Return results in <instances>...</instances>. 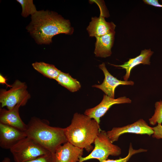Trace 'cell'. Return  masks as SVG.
<instances>
[{
    "instance_id": "10",
    "label": "cell",
    "mask_w": 162,
    "mask_h": 162,
    "mask_svg": "<svg viewBox=\"0 0 162 162\" xmlns=\"http://www.w3.org/2000/svg\"><path fill=\"white\" fill-rule=\"evenodd\" d=\"M99 67L103 72L105 77L104 80L101 84L94 85L92 87L100 89L106 95L111 98H115V89L118 86H133L134 84V82L132 81H122L113 76L107 70L104 62L100 64Z\"/></svg>"
},
{
    "instance_id": "3",
    "label": "cell",
    "mask_w": 162,
    "mask_h": 162,
    "mask_svg": "<svg viewBox=\"0 0 162 162\" xmlns=\"http://www.w3.org/2000/svg\"><path fill=\"white\" fill-rule=\"evenodd\" d=\"M27 136L51 153L68 142L64 128L50 125L46 120L36 117L31 118L25 131Z\"/></svg>"
},
{
    "instance_id": "13",
    "label": "cell",
    "mask_w": 162,
    "mask_h": 162,
    "mask_svg": "<svg viewBox=\"0 0 162 162\" xmlns=\"http://www.w3.org/2000/svg\"><path fill=\"white\" fill-rule=\"evenodd\" d=\"M20 106V104H18L10 110L1 107L0 122L25 132L26 129L27 124L23 122L20 116L19 109Z\"/></svg>"
},
{
    "instance_id": "8",
    "label": "cell",
    "mask_w": 162,
    "mask_h": 162,
    "mask_svg": "<svg viewBox=\"0 0 162 162\" xmlns=\"http://www.w3.org/2000/svg\"><path fill=\"white\" fill-rule=\"evenodd\" d=\"M131 101L130 98L125 96L115 99L104 94L102 101L94 107L86 110L84 114L94 119L99 124L100 118L112 106L116 104L130 103Z\"/></svg>"
},
{
    "instance_id": "18",
    "label": "cell",
    "mask_w": 162,
    "mask_h": 162,
    "mask_svg": "<svg viewBox=\"0 0 162 162\" xmlns=\"http://www.w3.org/2000/svg\"><path fill=\"white\" fill-rule=\"evenodd\" d=\"M21 5L22 8L21 15L26 17L35 14L37 10L32 0H16Z\"/></svg>"
},
{
    "instance_id": "1",
    "label": "cell",
    "mask_w": 162,
    "mask_h": 162,
    "mask_svg": "<svg viewBox=\"0 0 162 162\" xmlns=\"http://www.w3.org/2000/svg\"><path fill=\"white\" fill-rule=\"evenodd\" d=\"M31 19L26 28L38 44L49 45L55 35L60 34L71 35L74 32L69 20L53 11H37L31 16Z\"/></svg>"
},
{
    "instance_id": "15",
    "label": "cell",
    "mask_w": 162,
    "mask_h": 162,
    "mask_svg": "<svg viewBox=\"0 0 162 162\" xmlns=\"http://www.w3.org/2000/svg\"><path fill=\"white\" fill-rule=\"evenodd\" d=\"M154 53L150 49H145L141 51L139 55L136 57L130 58L128 61L123 64L116 65L110 64L116 67H121L126 70V73L123 76L124 81H128L130 77V72L132 69L136 65L140 64L149 65L150 58Z\"/></svg>"
},
{
    "instance_id": "5",
    "label": "cell",
    "mask_w": 162,
    "mask_h": 162,
    "mask_svg": "<svg viewBox=\"0 0 162 162\" xmlns=\"http://www.w3.org/2000/svg\"><path fill=\"white\" fill-rule=\"evenodd\" d=\"M30 98L26 83L18 80L11 85L9 90L0 89L1 107L6 106L8 110L12 109L18 104L21 106L25 105Z\"/></svg>"
},
{
    "instance_id": "11",
    "label": "cell",
    "mask_w": 162,
    "mask_h": 162,
    "mask_svg": "<svg viewBox=\"0 0 162 162\" xmlns=\"http://www.w3.org/2000/svg\"><path fill=\"white\" fill-rule=\"evenodd\" d=\"M84 149L68 142L60 146L54 153L55 162H78L82 156Z\"/></svg>"
},
{
    "instance_id": "26",
    "label": "cell",
    "mask_w": 162,
    "mask_h": 162,
    "mask_svg": "<svg viewBox=\"0 0 162 162\" xmlns=\"http://www.w3.org/2000/svg\"><path fill=\"white\" fill-rule=\"evenodd\" d=\"M162 2V0L161 1Z\"/></svg>"
},
{
    "instance_id": "17",
    "label": "cell",
    "mask_w": 162,
    "mask_h": 162,
    "mask_svg": "<svg viewBox=\"0 0 162 162\" xmlns=\"http://www.w3.org/2000/svg\"><path fill=\"white\" fill-rule=\"evenodd\" d=\"M56 80L58 84L74 92L79 90L81 85L76 79L73 78L69 74L61 71Z\"/></svg>"
},
{
    "instance_id": "19",
    "label": "cell",
    "mask_w": 162,
    "mask_h": 162,
    "mask_svg": "<svg viewBox=\"0 0 162 162\" xmlns=\"http://www.w3.org/2000/svg\"><path fill=\"white\" fill-rule=\"evenodd\" d=\"M154 112L152 117L149 118V124L154 125L157 123H162V100L157 101L155 104Z\"/></svg>"
},
{
    "instance_id": "14",
    "label": "cell",
    "mask_w": 162,
    "mask_h": 162,
    "mask_svg": "<svg viewBox=\"0 0 162 162\" xmlns=\"http://www.w3.org/2000/svg\"><path fill=\"white\" fill-rule=\"evenodd\" d=\"M115 32L96 38L94 52L96 56L106 58L110 56L114 40Z\"/></svg>"
},
{
    "instance_id": "20",
    "label": "cell",
    "mask_w": 162,
    "mask_h": 162,
    "mask_svg": "<svg viewBox=\"0 0 162 162\" xmlns=\"http://www.w3.org/2000/svg\"><path fill=\"white\" fill-rule=\"evenodd\" d=\"M147 151L146 149L141 148L137 150L133 149L132 144L130 143L129 145L128 154L125 157L122 158H120L116 160L107 159L103 162H127L133 155L137 153Z\"/></svg>"
},
{
    "instance_id": "9",
    "label": "cell",
    "mask_w": 162,
    "mask_h": 162,
    "mask_svg": "<svg viewBox=\"0 0 162 162\" xmlns=\"http://www.w3.org/2000/svg\"><path fill=\"white\" fill-rule=\"evenodd\" d=\"M26 136L25 132L0 122V146L2 148L10 149Z\"/></svg>"
},
{
    "instance_id": "25",
    "label": "cell",
    "mask_w": 162,
    "mask_h": 162,
    "mask_svg": "<svg viewBox=\"0 0 162 162\" xmlns=\"http://www.w3.org/2000/svg\"><path fill=\"white\" fill-rule=\"evenodd\" d=\"M1 162H10V160L9 158L5 157L4 158Z\"/></svg>"
},
{
    "instance_id": "6",
    "label": "cell",
    "mask_w": 162,
    "mask_h": 162,
    "mask_svg": "<svg viewBox=\"0 0 162 162\" xmlns=\"http://www.w3.org/2000/svg\"><path fill=\"white\" fill-rule=\"evenodd\" d=\"M10 150L15 162H26L51 152L27 136L20 140Z\"/></svg>"
},
{
    "instance_id": "21",
    "label": "cell",
    "mask_w": 162,
    "mask_h": 162,
    "mask_svg": "<svg viewBox=\"0 0 162 162\" xmlns=\"http://www.w3.org/2000/svg\"><path fill=\"white\" fill-rule=\"evenodd\" d=\"M26 162H55L54 153L50 152Z\"/></svg>"
},
{
    "instance_id": "4",
    "label": "cell",
    "mask_w": 162,
    "mask_h": 162,
    "mask_svg": "<svg viewBox=\"0 0 162 162\" xmlns=\"http://www.w3.org/2000/svg\"><path fill=\"white\" fill-rule=\"evenodd\" d=\"M94 147L87 156L79 158L78 162H83L91 159H96L100 162L106 160L110 156H117L121 153V149L118 146L113 144L105 131H100L94 141Z\"/></svg>"
},
{
    "instance_id": "24",
    "label": "cell",
    "mask_w": 162,
    "mask_h": 162,
    "mask_svg": "<svg viewBox=\"0 0 162 162\" xmlns=\"http://www.w3.org/2000/svg\"><path fill=\"white\" fill-rule=\"evenodd\" d=\"M7 79L4 77L3 76H2L1 74L0 75V83L2 84H5L8 87H10L11 86V85H9L7 83Z\"/></svg>"
},
{
    "instance_id": "22",
    "label": "cell",
    "mask_w": 162,
    "mask_h": 162,
    "mask_svg": "<svg viewBox=\"0 0 162 162\" xmlns=\"http://www.w3.org/2000/svg\"><path fill=\"white\" fill-rule=\"evenodd\" d=\"M154 133L152 135L153 138L157 139H162V125L158 124L156 126L153 127Z\"/></svg>"
},
{
    "instance_id": "2",
    "label": "cell",
    "mask_w": 162,
    "mask_h": 162,
    "mask_svg": "<svg viewBox=\"0 0 162 162\" xmlns=\"http://www.w3.org/2000/svg\"><path fill=\"white\" fill-rule=\"evenodd\" d=\"M64 129L68 142L88 152L93 150L92 144L101 130L94 119L78 112L74 114L71 124Z\"/></svg>"
},
{
    "instance_id": "23",
    "label": "cell",
    "mask_w": 162,
    "mask_h": 162,
    "mask_svg": "<svg viewBox=\"0 0 162 162\" xmlns=\"http://www.w3.org/2000/svg\"><path fill=\"white\" fill-rule=\"evenodd\" d=\"M143 1L146 4L155 7L162 8V4H160L157 0H144Z\"/></svg>"
},
{
    "instance_id": "16",
    "label": "cell",
    "mask_w": 162,
    "mask_h": 162,
    "mask_svg": "<svg viewBox=\"0 0 162 162\" xmlns=\"http://www.w3.org/2000/svg\"><path fill=\"white\" fill-rule=\"evenodd\" d=\"M32 65L35 70L44 76L55 80L61 71L54 65L42 62H35Z\"/></svg>"
},
{
    "instance_id": "7",
    "label": "cell",
    "mask_w": 162,
    "mask_h": 162,
    "mask_svg": "<svg viewBox=\"0 0 162 162\" xmlns=\"http://www.w3.org/2000/svg\"><path fill=\"white\" fill-rule=\"evenodd\" d=\"M107 136L113 143L118 140L121 135L131 133L138 134H147L149 136L154 133L153 128L150 126L142 119H140L131 124L122 127H113L107 131Z\"/></svg>"
},
{
    "instance_id": "12",
    "label": "cell",
    "mask_w": 162,
    "mask_h": 162,
    "mask_svg": "<svg viewBox=\"0 0 162 162\" xmlns=\"http://www.w3.org/2000/svg\"><path fill=\"white\" fill-rule=\"evenodd\" d=\"M116 26L113 22H106L101 14L99 17L92 18L87 30L89 36L96 38L115 31Z\"/></svg>"
}]
</instances>
